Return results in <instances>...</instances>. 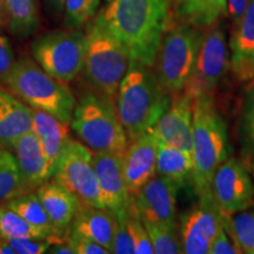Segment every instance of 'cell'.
Wrapping results in <instances>:
<instances>
[{
  "instance_id": "6da1fadb",
  "label": "cell",
  "mask_w": 254,
  "mask_h": 254,
  "mask_svg": "<svg viewBox=\"0 0 254 254\" xmlns=\"http://www.w3.org/2000/svg\"><path fill=\"white\" fill-rule=\"evenodd\" d=\"M100 17L132 62L153 68L170 21L168 0H111Z\"/></svg>"
},
{
  "instance_id": "7a4b0ae2",
  "label": "cell",
  "mask_w": 254,
  "mask_h": 254,
  "mask_svg": "<svg viewBox=\"0 0 254 254\" xmlns=\"http://www.w3.org/2000/svg\"><path fill=\"white\" fill-rule=\"evenodd\" d=\"M171 103L154 69L129 60L116 98V109L128 140L153 128Z\"/></svg>"
},
{
  "instance_id": "3957f363",
  "label": "cell",
  "mask_w": 254,
  "mask_h": 254,
  "mask_svg": "<svg viewBox=\"0 0 254 254\" xmlns=\"http://www.w3.org/2000/svg\"><path fill=\"white\" fill-rule=\"evenodd\" d=\"M231 153L227 126L214 104L213 95L193 100L192 186L199 196L212 195V179Z\"/></svg>"
},
{
  "instance_id": "277c9868",
  "label": "cell",
  "mask_w": 254,
  "mask_h": 254,
  "mask_svg": "<svg viewBox=\"0 0 254 254\" xmlns=\"http://www.w3.org/2000/svg\"><path fill=\"white\" fill-rule=\"evenodd\" d=\"M5 88L32 109L45 111L65 124H71L77 99L67 82L46 73L30 57L14 64Z\"/></svg>"
},
{
  "instance_id": "5b68a950",
  "label": "cell",
  "mask_w": 254,
  "mask_h": 254,
  "mask_svg": "<svg viewBox=\"0 0 254 254\" xmlns=\"http://www.w3.org/2000/svg\"><path fill=\"white\" fill-rule=\"evenodd\" d=\"M86 52L82 74L91 87L116 103L120 82L128 68L129 58L98 14L86 27Z\"/></svg>"
},
{
  "instance_id": "8992f818",
  "label": "cell",
  "mask_w": 254,
  "mask_h": 254,
  "mask_svg": "<svg viewBox=\"0 0 254 254\" xmlns=\"http://www.w3.org/2000/svg\"><path fill=\"white\" fill-rule=\"evenodd\" d=\"M69 127L93 152L124 154L129 144L116 103L94 91L79 98Z\"/></svg>"
},
{
  "instance_id": "52a82bcc",
  "label": "cell",
  "mask_w": 254,
  "mask_h": 254,
  "mask_svg": "<svg viewBox=\"0 0 254 254\" xmlns=\"http://www.w3.org/2000/svg\"><path fill=\"white\" fill-rule=\"evenodd\" d=\"M202 37L200 28L187 23L167 26L153 66L167 93L173 95L184 91L194 69Z\"/></svg>"
},
{
  "instance_id": "ba28073f",
  "label": "cell",
  "mask_w": 254,
  "mask_h": 254,
  "mask_svg": "<svg viewBox=\"0 0 254 254\" xmlns=\"http://www.w3.org/2000/svg\"><path fill=\"white\" fill-rule=\"evenodd\" d=\"M31 51L44 71L68 84L82 72L86 34L79 30L49 32L32 43Z\"/></svg>"
},
{
  "instance_id": "9c48e42d",
  "label": "cell",
  "mask_w": 254,
  "mask_h": 254,
  "mask_svg": "<svg viewBox=\"0 0 254 254\" xmlns=\"http://www.w3.org/2000/svg\"><path fill=\"white\" fill-rule=\"evenodd\" d=\"M52 179L72 193L80 204L104 207L93 165V151L84 142L73 139L67 142Z\"/></svg>"
},
{
  "instance_id": "30bf717a",
  "label": "cell",
  "mask_w": 254,
  "mask_h": 254,
  "mask_svg": "<svg viewBox=\"0 0 254 254\" xmlns=\"http://www.w3.org/2000/svg\"><path fill=\"white\" fill-rule=\"evenodd\" d=\"M228 57L226 36L217 21L204 33L194 69L184 88L190 99L213 95L230 66Z\"/></svg>"
},
{
  "instance_id": "8fae6325",
  "label": "cell",
  "mask_w": 254,
  "mask_h": 254,
  "mask_svg": "<svg viewBox=\"0 0 254 254\" xmlns=\"http://www.w3.org/2000/svg\"><path fill=\"white\" fill-rule=\"evenodd\" d=\"M222 226L224 215L215 205L213 196H199V201L180 218L179 234L183 253H208L212 241Z\"/></svg>"
},
{
  "instance_id": "7c38bea8",
  "label": "cell",
  "mask_w": 254,
  "mask_h": 254,
  "mask_svg": "<svg viewBox=\"0 0 254 254\" xmlns=\"http://www.w3.org/2000/svg\"><path fill=\"white\" fill-rule=\"evenodd\" d=\"M211 192L222 214L251 207L254 189L245 165L236 158H227L215 171Z\"/></svg>"
},
{
  "instance_id": "4fadbf2b",
  "label": "cell",
  "mask_w": 254,
  "mask_h": 254,
  "mask_svg": "<svg viewBox=\"0 0 254 254\" xmlns=\"http://www.w3.org/2000/svg\"><path fill=\"white\" fill-rule=\"evenodd\" d=\"M179 189L172 180L155 174L135 195H131L142 221L179 227L177 221V195Z\"/></svg>"
},
{
  "instance_id": "5bb4252c",
  "label": "cell",
  "mask_w": 254,
  "mask_h": 254,
  "mask_svg": "<svg viewBox=\"0 0 254 254\" xmlns=\"http://www.w3.org/2000/svg\"><path fill=\"white\" fill-rule=\"evenodd\" d=\"M159 138L151 128L128 144L123 154V170L129 195H135L157 174Z\"/></svg>"
},
{
  "instance_id": "9a60e30c",
  "label": "cell",
  "mask_w": 254,
  "mask_h": 254,
  "mask_svg": "<svg viewBox=\"0 0 254 254\" xmlns=\"http://www.w3.org/2000/svg\"><path fill=\"white\" fill-rule=\"evenodd\" d=\"M166 144L192 153L193 100L185 92L171 95V103L153 127Z\"/></svg>"
},
{
  "instance_id": "2e32d148",
  "label": "cell",
  "mask_w": 254,
  "mask_h": 254,
  "mask_svg": "<svg viewBox=\"0 0 254 254\" xmlns=\"http://www.w3.org/2000/svg\"><path fill=\"white\" fill-rule=\"evenodd\" d=\"M93 165L100 190L101 204L105 208L117 213L131 198L124 176L123 154L113 152H93Z\"/></svg>"
},
{
  "instance_id": "e0dca14e",
  "label": "cell",
  "mask_w": 254,
  "mask_h": 254,
  "mask_svg": "<svg viewBox=\"0 0 254 254\" xmlns=\"http://www.w3.org/2000/svg\"><path fill=\"white\" fill-rule=\"evenodd\" d=\"M25 185L31 192L51 180L49 166L40 141L33 129L20 136L12 146Z\"/></svg>"
},
{
  "instance_id": "ac0fdd59",
  "label": "cell",
  "mask_w": 254,
  "mask_h": 254,
  "mask_svg": "<svg viewBox=\"0 0 254 254\" xmlns=\"http://www.w3.org/2000/svg\"><path fill=\"white\" fill-rule=\"evenodd\" d=\"M32 128L31 107L0 86V148L11 150L14 142Z\"/></svg>"
},
{
  "instance_id": "d6986e66",
  "label": "cell",
  "mask_w": 254,
  "mask_h": 254,
  "mask_svg": "<svg viewBox=\"0 0 254 254\" xmlns=\"http://www.w3.org/2000/svg\"><path fill=\"white\" fill-rule=\"evenodd\" d=\"M32 120H33L32 129L39 139L52 179L60 154L72 139L68 128L69 124L60 122L52 114L36 109H32Z\"/></svg>"
},
{
  "instance_id": "ffe728a7",
  "label": "cell",
  "mask_w": 254,
  "mask_h": 254,
  "mask_svg": "<svg viewBox=\"0 0 254 254\" xmlns=\"http://www.w3.org/2000/svg\"><path fill=\"white\" fill-rule=\"evenodd\" d=\"M68 228L90 238L113 253L116 213L111 209L80 204Z\"/></svg>"
},
{
  "instance_id": "44dd1931",
  "label": "cell",
  "mask_w": 254,
  "mask_h": 254,
  "mask_svg": "<svg viewBox=\"0 0 254 254\" xmlns=\"http://www.w3.org/2000/svg\"><path fill=\"white\" fill-rule=\"evenodd\" d=\"M230 49L232 71L240 80L245 81L254 68V0H250L245 15L232 31Z\"/></svg>"
},
{
  "instance_id": "7402d4cb",
  "label": "cell",
  "mask_w": 254,
  "mask_h": 254,
  "mask_svg": "<svg viewBox=\"0 0 254 254\" xmlns=\"http://www.w3.org/2000/svg\"><path fill=\"white\" fill-rule=\"evenodd\" d=\"M34 192L45 207L53 225L60 232L66 233L80 206L78 199L56 180H49Z\"/></svg>"
},
{
  "instance_id": "603a6c76",
  "label": "cell",
  "mask_w": 254,
  "mask_h": 254,
  "mask_svg": "<svg viewBox=\"0 0 254 254\" xmlns=\"http://www.w3.org/2000/svg\"><path fill=\"white\" fill-rule=\"evenodd\" d=\"M193 155L159 139L157 153V174L172 180L179 187L190 183L192 185Z\"/></svg>"
},
{
  "instance_id": "cb8c5ba5",
  "label": "cell",
  "mask_w": 254,
  "mask_h": 254,
  "mask_svg": "<svg viewBox=\"0 0 254 254\" xmlns=\"http://www.w3.org/2000/svg\"><path fill=\"white\" fill-rule=\"evenodd\" d=\"M6 205L9 206L14 212H17L31 226L45 234L52 243L65 240V233L60 232L51 221L37 193L28 192L26 194L17 196Z\"/></svg>"
},
{
  "instance_id": "d4e9b609",
  "label": "cell",
  "mask_w": 254,
  "mask_h": 254,
  "mask_svg": "<svg viewBox=\"0 0 254 254\" xmlns=\"http://www.w3.org/2000/svg\"><path fill=\"white\" fill-rule=\"evenodd\" d=\"M177 15L183 23L198 28H207L225 13L226 0H178Z\"/></svg>"
},
{
  "instance_id": "484cf974",
  "label": "cell",
  "mask_w": 254,
  "mask_h": 254,
  "mask_svg": "<svg viewBox=\"0 0 254 254\" xmlns=\"http://www.w3.org/2000/svg\"><path fill=\"white\" fill-rule=\"evenodd\" d=\"M7 26L17 37L26 38L39 27L38 0H5Z\"/></svg>"
},
{
  "instance_id": "4316f807",
  "label": "cell",
  "mask_w": 254,
  "mask_h": 254,
  "mask_svg": "<svg viewBox=\"0 0 254 254\" xmlns=\"http://www.w3.org/2000/svg\"><path fill=\"white\" fill-rule=\"evenodd\" d=\"M31 192L25 185L14 154L0 148V205Z\"/></svg>"
},
{
  "instance_id": "83f0119b",
  "label": "cell",
  "mask_w": 254,
  "mask_h": 254,
  "mask_svg": "<svg viewBox=\"0 0 254 254\" xmlns=\"http://www.w3.org/2000/svg\"><path fill=\"white\" fill-rule=\"evenodd\" d=\"M224 215V227L241 253L254 254V208Z\"/></svg>"
},
{
  "instance_id": "f1b7e54d",
  "label": "cell",
  "mask_w": 254,
  "mask_h": 254,
  "mask_svg": "<svg viewBox=\"0 0 254 254\" xmlns=\"http://www.w3.org/2000/svg\"><path fill=\"white\" fill-rule=\"evenodd\" d=\"M17 238L49 239L45 234L31 226L9 206L1 204L0 205V239L9 240Z\"/></svg>"
},
{
  "instance_id": "f546056e",
  "label": "cell",
  "mask_w": 254,
  "mask_h": 254,
  "mask_svg": "<svg viewBox=\"0 0 254 254\" xmlns=\"http://www.w3.org/2000/svg\"><path fill=\"white\" fill-rule=\"evenodd\" d=\"M122 209L124 217H125L127 231H128L133 245H134V253L153 254V246H152L150 237H148L147 231H146L141 215L139 213L138 208H136L133 196L129 198L127 204Z\"/></svg>"
},
{
  "instance_id": "4dcf8cb0",
  "label": "cell",
  "mask_w": 254,
  "mask_h": 254,
  "mask_svg": "<svg viewBox=\"0 0 254 254\" xmlns=\"http://www.w3.org/2000/svg\"><path fill=\"white\" fill-rule=\"evenodd\" d=\"M146 231L153 246L154 253L158 254H176L183 253L182 240L178 230L179 227H167L163 225H155L145 222Z\"/></svg>"
},
{
  "instance_id": "1f68e13d",
  "label": "cell",
  "mask_w": 254,
  "mask_h": 254,
  "mask_svg": "<svg viewBox=\"0 0 254 254\" xmlns=\"http://www.w3.org/2000/svg\"><path fill=\"white\" fill-rule=\"evenodd\" d=\"M100 0H66L65 11L67 25L79 28L91 21L95 15Z\"/></svg>"
},
{
  "instance_id": "d6a6232c",
  "label": "cell",
  "mask_w": 254,
  "mask_h": 254,
  "mask_svg": "<svg viewBox=\"0 0 254 254\" xmlns=\"http://www.w3.org/2000/svg\"><path fill=\"white\" fill-rule=\"evenodd\" d=\"M240 133L244 147L254 153V81L247 88L240 118Z\"/></svg>"
},
{
  "instance_id": "836d02e7",
  "label": "cell",
  "mask_w": 254,
  "mask_h": 254,
  "mask_svg": "<svg viewBox=\"0 0 254 254\" xmlns=\"http://www.w3.org/2000/svg\"><path fill=\"white\" fill-rule=\"evenodd\" d=\"M65 241L71 247L74 254H110L109 251L95 243L90 238L81 236L77 232L67 228L65 233Z\"/></svg>"
},
{
  "instance_id": "e575fe53",
  "label": "cell",
  "mask_w": 254,
  "mask_h": 254,
  "mask_svg": "<svg viewBox=\"0 0 254 254\" xmlns=\"http://www.w3.org/2000/svg\"><path fill=\"white\" fill-rule=\"evenodd\" d=\"M113 253L129 254L134 253V245L127 231L125 217L123 209H119L116 213V232H114Z\"/></svg>"
},
{
  "instance_id": "d590c367",
  "label": "cell",
  "mask_w": 254,
  "mask_h": 254,
  "mask_svg": "<svg viewBox=\"0 0 254 254\" xmlns=\"http://www.w3.org/2000/svg\"><path fill=\"white\" fill-rule=\"evenodd\" d=\"M14 250L15 254H41L49 251L52 245L50 239L39 238H17V239L5 240Z\"/></svg>"
},
{
  "instance_id": "8d00e7d4",
  "label": "cell",
  "mask_w": 254,
  "mask_h": 254,
  "mask_svg": "<svg viewBox=\"0 0 254 254\" xmlns=\"http://www.w3.org/2000/svg\"><path fill=\"white\" fill-rule=\"evenodd\" d=\"M15 60L11 43L4 34H0V86L4 87L5 82L14 67Z\"/></svg>"
},
{
  "instance_id": "74e56055",
  "label": "cell",
  "mask_w": 254,
  "mask_h": 254,
  "mask_svg": "<svg viewBox=\"0 0 254 254\" xmlns=\"http://www.w3.org/2000/svg\"><path fill=\"white\" fill-rule=\"evenodd\" d=\"M241 251L234 240H231L227 231L222 226L215 236L212 245L209 247L208 254H240Z\"/></svg>"
},
{
  "instance_id": "f35d334b",
  "label": "cell",
  "mask_w": 254,
  "mask_h": 254,
  "mask_svg": "<svg viewBox=\"0 0 254 254\" xmlns=\"http://www.w3.org/2000/svg\"><path fill=\"white\" fill-rule=\"evenodd\" d=\"M250 0H226L225 13L230 20L232 31L240 24L241 19L245 15Z\"/></svg>"
},
{
  "instance_id": "ab89813d",
  "label": "cell",
  "mask_w": 254,
  "mask_h": 254,
  "mask_svg": "<svg viewBox=\"0 0 254 254\" xmlns=\"http://www.w3.org/2000/svg\"><path fill=\"white\" fill-rule=\"evenodd\" d=\"M7 26V13H6L5 0H0V28Z\"/></svg>"
},
{
  "instance_id": "60d3db41",
  "label": "cell",
  "mask_w": 254,
  "mask_h": 254,
  "mask_svg": "<svg viewBox=\"0 0 254 254\" xmlns=\"http://www.w3.org/2000/svg\"><path fill=\"white\" fill-rule=\"evenodd\" d=\"M0 254H15V252L7 241L0 239Z\"/></svg>"
},
{
  "instance_id": "b9f144b4",
  "label": "cell",
  "mask_w": 254,
  "mask_h": 254,
  "mask_svg": "<svg viewBox=\"0 0 254 254\" xmlns=\"http://www.w3.org/2000/svg\"><path fill=\"white\" fill-rule=\"evenodd\" d=\"M49 2L53 8L57 9V11H62V9L65 7L66 0H49Z\"/></svg>"
},
{
  "instance_id": "7bdbcfd3",
  "label": "cell",
  "mask_w": 254,
  "mask_h": 254,
  "mask_svg": "<svg viewBox=\"0 0 254 254\" xmlns=\"http://www.w3.org/2000/svg\"><path fill=\"white\" fill-rule=\"evenodd\" d=\"M247 80H249V81H254V68L249 73V75H247V77H246L245 81H247Z\"/></svg>"
},
{
  "instance_id": "ee69618b",
  "label": "cell",
  "mask_w": 254,
  "mask_h": 254,
  "mask_svg": "<svg viewBox=\"0 0 254 254\" xmlns=\"http://www.w3.org/2000/svg\"><path fill=\"white\" fill-rule=\"evenodd\" d=\"M253 178H254V166H253Z\"/></svg>"
},
{
  "instance_id": "f6af8a7d",
  "label": "cell",
  "mask_w": 254,
  "mask_h": 254,
  "mask_svg": "<svg viewBox=\"0 0 254 254\" xmlns=\"http://www.w3.org/2000/svg\"><path fill=\"white\" fill-rule=\"evenodd\" d=\"M105 1H111V0H105Z\"/></svg>"
},
{
  "instance_id": "bcb514c9",
  "label": "cell",
  "mask_w": 254,
  "mask_h": 254,
  "mask_svg": "<svg viewBox=\"0 0 254 254\" xmlns=\"http://www.w3.org/2000/svg\"><path fill=\"white\" fill-rule=\"evenodd\" d=\"M178 1V0H174V2H177Z\"/></svg>"
}]
</instances>
